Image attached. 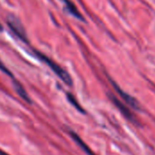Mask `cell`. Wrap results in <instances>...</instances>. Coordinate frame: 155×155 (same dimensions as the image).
Segmentation results:
<instances>
[{
  "instance_id": "cell-5",
  "label": "cell",
  "mask_w": 155,
  "mask_h": 155,
  "mask_svg": "<svg viewBox=\"0 0 155 155\" xmlns=\"http://www.w3.org/2000/svg\"><path fill=\"white\" fill-rule=\"evenodd\" d=\"M62 1H63L64 4V6H65L66 11H67L70 15H72L73 16H74L75 18L79 19V20H81V21H84V16H83L82 14L79 12V10H78L77 7H76V5H75L71 0H62Z\"/></svg>"
},
{
  "instance_id": "cell-10",
  "label": "cell",
  "mask_w": 155,
  "mask_h": 155,
  "mask_svg": "<svg viewBox=\"0 0 155 155\" xmlns=\"http://www.w3.org/2000/svg\"><path fill=\"white\" fill-rule=\"evenodd\" d=\"M0 155H9V154H7V153H5L4 151L0 150Z\"/></svg>"
},
{
  "instance_id": "cell-6",
  "label": "cell",
  "mask_w": 155,
  "mask_h": 155,
  "mask_svg": "<svg viewBox=\"0 0 155 155\" xmlns=\"http://www.w3.org/2000/svg\"><path fill=\"white\" fill-rule=\"evenodd\" d=\"M70 135H71V137L74 139V141L76 143V144L86 153L87 155H96L91 149H90V147L80 138V136L78 135V134H76L74 132H70Z\"/></svg>"
},
{
  "instance_id": "cell-3",
  "label": "cell",
  "mask_w": 155,
  "mask_h": 155,
  "mask_svg": "<svg viewBox=\"0 0 155 155\" xmlns=\"http://www.w3.org/2000/svg\"><path fill=\"white\" fill-rule=\"evenodd\" d=\"M107 95H108V98L110 99V101L115 105V107L120 111V113H121L128 121L132 122V123L134 124H139L136 116L132 113V111L130 110V108H129L127 105H125L123 102H121V101H120L115 95H114L113 94H110V93H109V94H107Z\"/></svg>"
},
{
  "instance_id": "cell-11",
  "label": "cell",
  "mask_w": 155,
  "mask_h": 155,
  "mask_svg": "<svg viewBox=\"0 0 155 155\" xmlns=\"http://www.w3.org/2000/svg\"><path fill=\"white\" fill-rule=\"evenodd\" d=\"M2 31H3V25L0 24V32H2Z\"/></svg>"
},
{
  "instance_id": "cell-9",
  "label": "cell",
  "mask_w": 155,
  "mask_h": 155,
  "mask_svg": "<svg viewBox=\"0 0 155 155\" xmlns=\"http://www.w3.org/2000/svg\"><path fill=\"white\" fill-rule=\"evenodd\" d=\"M0 71H2L4 74H7V75L10 76V77H14V76H13V74L6 68V66H5V64L1 61V59H0Z\"/></svg>"
},
{
  "instance_id": "cell-2",
  "label": "cell",
  "mask_w": 155,
  "mask_h": 155,
  "mask_svg": "<svg viewBox=\"0 0 155 155\" xmlns=\"http://www.w3.org/2000/svg\"><path fill=\"white\" fill-rule=\"evenodd\" d=\"M6 24L9 26L10 30L23 42H25V44H28L29 41L27 39V35L26 32L25 30V27L23 26L21 21L16 17L12 15H8L6 17Z\"/></svg>"
},
{
  "instance_id": "cell-4",
  "label": "cell",
  "mask_w": 155,
  "mask_h": 155,
  "mask_svg": "<svg viewBox=\"0 0 155 155\" xmlns=\"http://www.w3.org/2000/svg\"><path fill=\"white\" fill-rule=\"evenodd\" d=\"M109 81H110V83L112 84V85H113V87L114 88V90L117 92V94L120 95V97L125 102V104H127L129 106H131L132 108H134V109H135V110H141V106H140V104H139V102L134 97V96H132L131 94H129L128 93H126V92H124L113 79H111L110 77H109Z\"/></svg>"
},
{
  "instance_id": "cell-1",
  "label": "cell",
  "mask_w": 155,
  "mask_h": 155,
  "mask_svg": "<svg viewBox=\"0 0 155 155\" xmlns=\"http://www.w3.org/2000/svg\"><path fill=\"white\" fill-rule=\"evenodd\" d=\"M34 53H35V54L37 56V58L38 59H40L41 61H43L45 64H47L48 65V67L64 83V84H66L67 85H69V86H71V85H73V80H72V78H71V76H70V74L64 70V69H63L58 64H56L54 60H52L51 58H49L48 56H46L45 54H43V53H41V52H39L38 50H34Z\"/></svg>"
},
{
  "instance_id": "cell-7",
  "label": "cell",
  "mask_w": 155,
  "mask_h": 155,
  "mask_svg": "<svg viewBox=\"0 0 155 155\" xmlns=\"http://www.w3.org/2000/svg\"><path fill=\"white\" fill-rule=\"evenodd\" d=\"M13 83H14V88H15V92L17 93V94H18L23 100H25L26 103H31V99H30L29 95L27 94V93L25 92V88L23 87V85H22L19 82H17L16 80H14Z\"/></svg>"
},
{
  "instance_id": "cell-8",
  "label": "cell",
  "mask_w": 155,
  "mask_h": 155,
  "mask_svg": "<svg viewBox=\"0 0 155 155\" xmlns=\"http://www.w3.org/2000/svg\"><path fill=\"white\" fill-rule=\"evenodd\" d=\"M67 99H68V101L71 103V104H73L79 112H81L82 114H84V110L82 108V106L79 104V103L77 102V100L74 98V96L73 95V94H67Z\"/></svg>"
}]
</instances>
